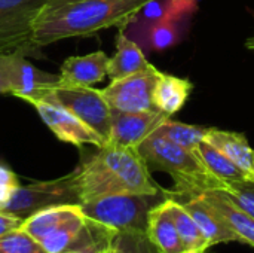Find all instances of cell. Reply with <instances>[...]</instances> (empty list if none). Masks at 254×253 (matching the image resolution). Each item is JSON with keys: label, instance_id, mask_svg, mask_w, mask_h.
I'll list each match as a JSON object with an SVG mask.
<instances>
[{"label": "cell", "instance_id": "cell-1", "mask_svg": "<svg viewBox=\"0 0 254 253\" xmlns=\"http://www.w3.org/2000/svg\"><path fill=\"white\" fill-rule=\"evenodd\" d=\"M152 0H48L36 22V46L88 37L101 30L127 28L135 15Z\"/></svg>", "mask_w": 254, "mask_h": 253}, {"label": "cell", "instance_id": "cell-2", "mask_svg": "<svg viewBox=\"0 0 254 253\" xmlns=\"http://www.w3.org/2000/svg\"><path fill=\"white\" fill-rule=\"evenodd\" d=\"M80 204L106 195L164 191L150 174L137 149L107 143L97 148L74 170Z\"/></svg>", "mask_w": 254, "mask_h": 253}, {"label": "cell", "instance_id": "cell-3", "mask_svg": "<svg viewBox=\"0 0 254 253\" xmlns=\"http://www.w3.org/2000/svg\"><path fill=\"white\" fill-rule=\"evenodd\" d=\"M137 151L150 171H164L173 177L174 189L168 191L173 195L228 189V182L214 176L196 152L188 151L158 133L141 142Z\"/></svg>", "mask_w": 254, "mask_h": 253}, {"label": "cell", "instance_id": "cell-4", "mask_svg": "<svg viewBox=\"0 0 254 253\" xmlns=\"http://www.w3.org/2000/svg\"><path fill=\"white\" fill-rule=\"evenodd\" d=\"M168 197L167 189L158 194H115L80 204L83 215L115 231L146 233L149 215L153 207Z\"/></svg>", "mask_w": 254, "mask_h": 253}, {"label": "cell", "instance_id": "cell-5", "mask_svg": "<svg viewBox=\"0 0 254 253\" xmlns=\"http://www.w3.org/2000/svg\"><path fill=\"white\" fill-rule=\"evenodd\" d=\"M63 204H80L74 170L54 180L19 186L0 212L24 221L36 212Z\"/></svg>", "mask_w": 254, "mask_h": 253}, {"label": "cell", "instance_id": "cell-6", "mask_svg": "<svg viewBox=\"0 0 254 253\" xmlns=\"http://www.w3.org/2000/svg\"><path fill=\"white\" fill-rule=\"evenodd\" d=\"M48 0H0V54L22 51L40 55L33 42L34 22Z\"/></svg>", "mask_w": 254, "mask_h": 253}, {"label": "cell", "instance_id": "cell-7", "mask_svg": "<svg viewBox=\"0 0 254 253\" xmlns=\"http://www.w3.org/2000/svg\"><path fill=\"white\" fill-rule=\"evenodd\" d=\"M40 98H51L63 104L109 142L112 107L103 97L101 89L94 86H67L55 82Z\"/></svg>", "mask_w": 254, "mask_h": 253}, {"label": "cell", "instance_id": "cell-8", "mask_svg": "<svg viewBox=\"0 0 254 253\" xmlns=\"http://www.w3.org/2000/svg\"><path fill=\"white\" fill-rule=\"evenodd\" d=\"M161 70L150 64L147 69L129 76L112 81L101 89L103 97L118 112H149L156 110L153 89Z\"/></svg>", "mask_w": 254, "mask_h": 253}, {"label": "cell", "instance_id": "cell-9", "mask_svg": "<svg viewBox=\"0 0 254 253\" xmlns=\"http://www.w3.org/2000/svg\"><path fill=\"white\" fill-rule=\"evenodd\" d=\"M27 103L36 109L40 119L58 140L70 143L76 148H82L83 145L101 148L107 145V142L97 131H94L63 104L51 98H30Z\"/></svg>", "mask_w": 254, "mask_h": 253}, {"label": "cell", "instance_id": "cell-10", "mask_svg": "<svg viewBox=\"0 0 254 253\" xmlns=\"http://www.w3.org/2000/svg\"><path fill=\"white\" fill-rule=\"evenodd\" d=\"M25 57L27 54L22 51L3 54V63L10 84V94L24 101L43 97V94L58 82V75L37 69Z\"/></svg>", "mask_w": 254, "mask_h": 253}, {"label": "cell", "instance_id": "cell-11", "mask_svg": "<svg viewBox=\"0 0 254 253\" xmlns=\"http://www.w3.org/2000/svg\"><path fill=\"white\" fill-rule=\"evenodd\" d=\"M167 115L158 110L118 112L112 110V128L107 143L137 149L141 142L152 136L165 121Z\"/></svg>", "mask_w": 254, "mask_h": 253}, {"label": "cell", "instance_id": "cell-12", "mask_svg": "<svg viewBox=\"0 0 254 253\" xmlns=\"http://www.w3.org/2000/svg\"><path fill=\"white\" fill-rule=\"evenodd\" d=\"M168 197L177 200L185 206V209L190 213L193 221L198 224L199 230L202 231L204 237L208 240L210 246H216L220 243H231L240 242L237 234L225 224L220 215L207 204L198 194H188V195H173L168 192Z\"/></svg>", "mask_w": 254, "mask_h": 253}, {"label": "cell", "instance_id": "cell-13", "mask_svg": "<svg viewBox=\"0 0 254 253\" xmlns=\"http://www.w3.org/2000/svg\"><path fill=\"white\" fill-rule=\"evenodd\" d=\"M109 58L104 51L68 57L61 64L58 84L67 86H92L107 76Z\"/></svg>", "mask_w": 254, "mask_h": 253}, {"label": "cell", "instance_id": "cell-14", "mask_svg": "<svg viewBox=\"0 0 254 253\" xmlns=\"http://www.w3.org/2000/svg\"><path fill=\"white\" fill-rule=\"evenodd\" d=\"M198 195L220 215L241 243L254 248V219L247 212L237 206L223 191H205Z\"/></svg>", "mask_w": 254, "mask_h": 253}, {"label": "cell", "instance_id": "cell-15", "mask_svg": "<svg viewBox=\"0 0 254 253\" xmlns=\"http://www.w3.org/2000/svg\"><path fill=\"white\" fill-rule=\"evenodd\" d=\"M146 234L159 253H186L185 245L177 233L174 219L170 213L168 197L152 209L147 221Z\"/></svg>", "mask_w": 254, "mask_h": 253}, {"label": "cell", "instance_id": "cell-16", "mask_svg": "<svg viewBox=\"0 0 254 253\" xmlns=\"http://www.w3.org/2000/svg\"><path fill=\"white\" fill-rule=\"evenodd\" d=\"M80 216H83L80 204L54 206L28 216L27 219L22 221L19 228L28 233L37 242H40Z\"/></svg>", "mask_w": 254, "mask_h": 253}, {"label": "cell", "instance_id": "cell-17", "mask_svg": "<svg viewBox=\"0 0 254 253\" xmlns=\"http://www.w3.org/2000/svg\"><path fill=\"white\" fill-rule=\"evenodd\" d=\"M193 91V84L186 78H179L161 72L153 89V104L155 109L168 118L177 113Z\"/></svg>", "mask_w": 254, "mask_h": 253}, {"label": "cell", "instance_id": "cell-18", "mask_svg": "<svg viewBox=\"0 0 254 253\" xmlns=\"http://www.w3.org/2000/svg\"><path fill=\"white\" fill-rule=\"evenodd\" d=\"M149 66L150 63L147 61L141 46L132 40L124 28H119L116 36V52L112 58H109L107 76L115 81L141 72Z\"/></svg>", "mask_w": 254, "mask_h": 253}, {"label": "cell", "instance_id": "cell-19", "mask_svg": "<svg viewBox=\"0 0 254 253\" xmlns=\"http://www.w3.org/2000/svg\"><path fill=\"white\" fill-rule=\"evenodd\" d=\"M204 140L211 143L216 149L225 154L231 161H234L249 177L254 179L253 149L250 148V143L243 133L210 127Z\"/></svg>", "mask_w": 254, "mask_h": 253}, {"label": "cell", "instance_id": "cell-20", "mask_svg": "<svg viewBox=\"0 0 254 253\" xmlns=\"http://www.w3.org/2000/svg\"><path fill=\"white\" fill-rule=\"evenodd\" d=\"M168 207H170V213L174 219L177 233L185 245L186 253L207 252L211 246H210L208 240L204 237L198 224L190 216V213L185 209V206L182 203H179L177 200L168 197Z\"/></svg>", "mask_w": 254, "mask_h": 253}, {"label": "cell", "instance_id": "cell-21", "mask_svg": "<svg viewBox=\"0 0 254 253\" xmlns=\"http://www.w3.org/2000/svg\"><path fill=\"white\" fill-rule=\"evenodd\" d=\"M199 158L205 164V167L219 179L225 182H234V180H243V179H252L249 177L234 161H231L225 154H222L219 149H216L211 143L207 140H202L198 152Z\"/></svg>", "mask_w": 254, "mask_h": 253}, {"label": "cell", "instance_id": "cell-22", "mask_svg": "<svg viewBox=\"0 0 254 253\" xmlns=\"http://www.w3.org/2000/svg\"><path fill=\"white\" fill-rule=\"evenodd\" d=\"M210 127H201V125H190V124H183L179 121H173L168 118L155 133L161 134L162 137L171 140L173 143L192 151L198 152V148L201 142L205 139Z\"/></svg>", "mask_w": 254, "mask_h": 253}, {"label": "cell", "instance_id": "cell-23", "mask_svg": "<svg viewBox=\"0 0 254 253\" xmlns=\"http://www.w3.org/2000/svg\"><path fill=\"white\" fill-rule=\"evenodd\" d=\"M107 253H159L146 233L119 231L110 242Z\"/></svg>", "mask_w": 254, "mask_h": 253}, {"label": "cell", "instance_id": "cell-24", "mask_svg": "<svg viewBox=\"0 0 254 253\" xmlns=\"http://www.w3.org/2000/svg\"><path fill=\"white\" fill-rule=\"evenodd\" d=\"M147 37V46L153 51H165L171 46H174L180 40V28L179 22L162 19L152 25L146 33Z\"/></svg>", "mask_w": 254, "mask_h": 253}, {"label": "cell", "instance_id": "cell-25", "mask_svg": "<svg viewBox=\"0 0 254 253\" xmlns=\"http://www.w3.org/2000/svg\"><path fill=\"white\" fill-rule=\"evenodd\" d=\"M0 253H48L43 246L21 228L0 236Z\"/></svg>", "mask_w": 254, "mask_h": 253}, {"label": "cell", "instance_id": "cell-26", "mask_svg": "<svg viewBox=\"0 0 254 253\" xmlns=\"http://www.w3.org/2000/svg\"><path fill=\"white\" fill-rule=\"evenodd\" d=\"M223 192L254 219V179L228 182V189Z\"/></svg>", "mask_w": 254, "mask_h": 253}, {"label": "cell", "instance_id": "cell-27", "mask_svg": "<svg viewBox=\"0 0 254 253\" xmlns=\"http://www.w3.org/2000/svg\"><path fill=\"white\" fill-rule=\"evenodd\" d=\"M167 12V0H152L143 9L135 15V18L131 21L134 25V30L146 33L152 25L162 21L165 18Z\"/></svg>", "mask_w": 254, "mask_h": 253}, {"label": "cell", "instance_id": "cell-28", "mask_svg": "<svg viewBox=\"0 0 254 253\" xmlns=\"http://www.w3.org/2000/svg\"><path fill=\"white\" fill-rule=\"evenodd\" d=\"M199 0H167L165 19L180 22L185 16L196 12Z\"/></svg>", "mask_w": 254, "mask_h": 253}, {"label": "cell", "instance_id": "cell-29", "mask_svg": "<svg viewBox=\"0 0 254 253\" xmlns=\"http://www.w3.org/2000/svg\"><path fill=\"white\" fill-rule=\"evenodd\" d=\"M19 186L21 185L16 174L10 169L0 166V210L7 204V201L12 198Z\"/></svg>", "mask_w": 254, "mask_h": 253}, {"label": "cell", "instance_id": "cell-30", "mask_svg": "<svg viewBox=\"0 0 254 253\" xmlns=\"http://www.w3.org/2000/svg\"><path fill=\"white\" fill-rule=\"evenodd\" d=\"M21 224H22V221L19 218H15L12 215H7V213L0 212V236L9 233L12 230L19 228Z\"/></svg>", "mask_w": 254, "mask_h": 253}, {"label": "cell", "instance_id": "cell-31", "mask_svg": "<svg viewBox=\"0 0 254 253\" xmlns=\"http://www.w3.org/2000/svg\"><path fill=\"white\" fill-rule=\"evenodd\" d=\"M0 94H10V84H9L7 75H6L3 54H0Z\"/></svg>", "mask_w": 254, "mask_h": 253}, {"label": "cell", "instance_id": "cell-32", "mask_svg": "<svg viewBox=\"0 0 254 253\" xmlns=\"http://www.w3.org/2000/svg\"><path fill=\"white\" fill-rule=\"evenodd\" d=\"M109 246H110V243H100V245H92V246H88V248H82V249L70 251V252L65 253H106Z\"/></svg>", "mask_w": 254, "mask_h": 253}, {"label": "cell", "instance_id": "cell-33", "mask_svg": "<svg viewBox=\"0 0 254 253\" xmlns=\"http://www.w3.org/2000/svg\"><path fill=\"white\" fill-rule=\"evenodd\" d=\"M244 45H246V48H247V49H252V51H254V36L253 37H249V39L246 40V43H244Z\"/></svg>", "mask_w": 254, "mask_h": 253}, {"label": "cell", "instance_id": "cell-34", "mask_svg": "<svg viewBox=\"0 0 254 253\" xmlns=\"http://www.w3.org/2000/svg\"><path fill=\"white\" fill-rule=\"evenodd\" d=\"M253 176H254V151H253Z\"/></svg>", "mask_w": 254, "mask_h": 253}, {"label": "cell", "instance_id": "cell-35", "mask_svg": "<svg viewBox=\"0 0 254 253\" xmlns=\"http://www.w3.org/2000/svg\"><path fill=\"white\" fill-rule=\"evenodd\" d=\"M193 253H199V252H193ZM202 253H207V252H202Z\"/></svg>", "mask_w": 254, "mask_h": 253}, {"label": "cell", "instance_id": "cell-36", "mask_svg": "<svg viewBox=\"0 0 254 253\" xmlns=\"http://www.w3.org/2000/svg\"><path fill=\"white\" fill-rule=\"evenodd\" d=\"M106 253H107V252H106Z\"/></svg>", "mask_w": 254, "mask_h": 253}]
</instances>
